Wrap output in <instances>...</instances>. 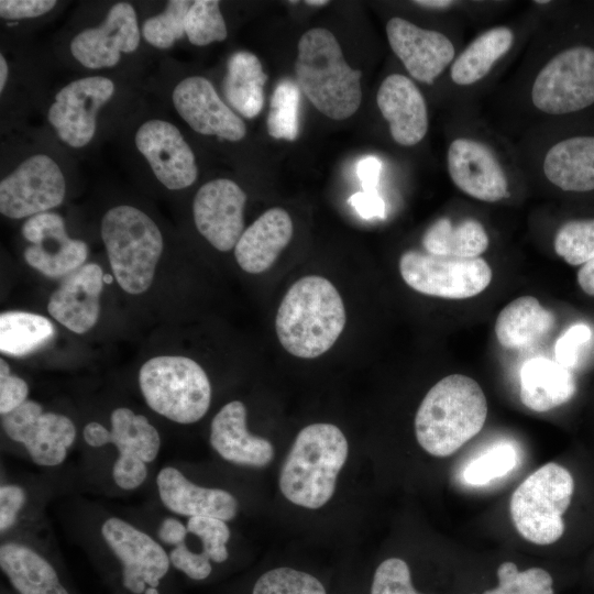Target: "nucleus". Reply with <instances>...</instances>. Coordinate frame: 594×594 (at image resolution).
Returning a JSON list of instances; mask_svg holds the SVG:
<instances>
[{
  "label": "nucleus",
  "mask_w": 594,
  "mask_h": 594,
  "mask_svg": "<svg viewBox=\"0 0 594 594\" xmlns=\"http://www.w3.org/2000/svg\"><path fill=\"white\" fill-rule=\"evenodd\" d=\"M74 535L110 594H180L166 549L136 519L80 506Z\"/></svg>",
  "instance_id": "1"
},
{
  "label": "nucleus",
  "mask_w": 594,
  "mask_h": 594,
  "mask_svg": "<svg viewBox=\"0 0 594 594\" xmlns=\"http://www.w3.org/2000/svg\"><path fill=\"white\" fill-rule=\"evenodd\" d=\"M346 321L343 300L327 278L301 277L284 296L275 319L283 348L294 356L315 359L326 353Z\"/></svg>",
  "instance_id": "2"
},
{
  "label": "nucleus",
  "mask_w": 594,
  "mask_h": 594,
  "mask_svg": "<svg viewBox=\"0 0 594 594\" xmlns=\"http://www.w3.org/2000/svg\"><path fill=\"white\" fill-rule=\"evenodd\" d=\"M487 417V400L473 378L451 374L435 384L420 403L415 433L429 454L446 458L476 436Z\"/></svg>",
  "instance_id": "3"
},
{
  "label": "nucleus",
  "mask_w": 594,
  "mask_h": 594,
  "mask_svg": "<svg viewBox=\"0 0 594 594\" xmlns=\"http://www.w3.org/2000/svg\"><path fill=\"white\" fill-rule=\"evenodd\" d=\"M349 452L345 436L332 424L302 428L279 473V488L290 503L317 509L332 497Z\"/></svg>",
  "instance_id": "4"
},
{
  "label": "nucleus",
  "mask_w": 594,
  "mask_h": 594,
  "mask_svg": "<svg viewBox=\"0 0 594 594\" xmlns=\"http://www.w3.org/2000/svg\"><path fill=\"white\" fill-rule=\"evenodd\" d=\"M295 63L296 84L326 117L344 120L353 116L362 100L360 70L345 62L331 31L315 28L299 38Z\"/></svg>",
  "instance_id": "5"
},
{
  "label": "nucleus",
  "mask_w": 594,
  "mask_h": 594,
  "mask_svg": "<svg viewBox=\"0 0 594 594\" xmlns=\"http://www.w3.org/2000/svg\"><path fill=\"white\" fill-rule=\"evenodd\" d=\"M81 439L91 450L113 448L107 477L119 493H132L143 487L162 450L157 428L145 415L124 406L110 413L109 426L96 420L87 422Z\"/></svg>",
  "instance_id": "6"
},
{
  "label": "nucleus",
  "mask_w": 594,
  "mask_h": 594,
  "mask_svg": "<svg viewBox=\"0 0 594 594\" xmlns=\"http://www.w3.org/2000/svg\"><path fill=\"white\" fill-rule=\"evenodd\" d=\"M100 231L120 287L131 295L146 292L164 248L156 223L142 210L121 205L105 213Z\"/></svg>",
  "instance_id": "7"
},
{
  "label": "nucleus",
  "mask_w": 594,
  "mask_h": 594,
  "mask_svg": "<svg viewBox=\"0 0 594 594\" xmlns=\"http://www.w3.org/2000/svg\"><path fill=\"white\" fill-rule=\"evenodd\" d=\"M138 383L148 408L172 422L195 424L210 407V381L193 359L179 355L152 358L141 366Z\"/></svg>",
  "instance_id": "8"
},
{
  "label": "nucleus",
  "mask_w": 594,
  "mask_h": 594,
  "mask_svg": "<svg viewBox=\"0 0 594 594\" xmlns=\"http://www.w3.org/2000/svg\"><path fill=\"white\" fill-rule=\"evenodd\" d=\"M574 492L572 474L550 462L531 473L515 490L509 513L522 538L535 544H551L564 534L563 515Z\"/></svg>",
  "instance_id": "9"
},
{
  "label": "nucleus",
  "mask_w": 594,
  "mask_h": 594,
  "mask_svg": "<svg viewBox=\"0 0 594 594\" xmlns=\"http://www.w3.org/2000/svg\"><path fill=\"white\" fill-rule=\"evenodd\" d=\"M21 534L2 538L0 569L13 594H80L47 538Z\"/></svg>",
  "instance_id": "10"
},
{
  "label": "nucleus",
  "mask_w": 594,
  "mask_h": 594,
  "mask_svg": "<svg viewBox=\"0 0 594 594\" xmlns=\"http://www.w3.org/2000/svg\"><path fill=\"white\" fill-rule=\"evenodd\" d=\"M1 428L10 442L22 448L23 457L43 469L62 466L78 438L77 427L68 416L45 410L34 399L1 416Z\"/></svg>",
  "instance_id": "11"
},
{
  "label": "nucleus",
  "mask_w": 594,
  "mask_h": 594,
  "mask_svg": "<svg viewBox=\"0 0 594 594\" xmlns=\"http://www.w3.org/2000/svg\"><path fill=\"white\" fill-rule=\"evenodd\" d=\"M404 282L418 293L448 299H464L482 293L492 280V270L482 257H453L409 250L399 258Z\"/></svg>",
  "instance_id": "12"
},
{
  "label": "nucleus",
  "mask_w": 594,
  "mask_h": 594,
  "mask_svg": "<svg viewBox=\"0 0 594 594\" xmlns=\"http://www.w3.org/2000/svg\"><path fill=\"white\" fill-rule=\"evenodd\" d=\"M534 106L548 114H566L594 103V50L566 48L538 73L531 87Z\"/></svg>",
  "instance_id": "13"
},
{
  "label": "nucleus",
  "mask_w": 594,
  "mask_h": 594,
  "mask_svg": "<svg viewBox=\"0 0 594 594\" xmlns=\"http://www.w3.org/2000/svg\"><path fill=\"white\" fill-rule=\"evenodd\" d=\"M65 193L57 163L45 154H35L0 182V212L11 219L30 218L59 206Z\"/></svg>",
  "instance_id": "14"
},
{
  "label": "nucleus",
  "mask_w": 594,
  "mask_h": 594,
  "mask_svg": "<svg viewBox=\"0 0 594 594\" xmlns=\"http://www.w3.org/2000/svg\"><path fill=\"white\" fill-rule=\"evenodd\" d=\"M114 92L107 77L91 76L63 87L50 107L47 119L59 139L72 147L87 145L95 135L97 113Z\"/></svg>",
  "instance_id": "15"
},
{
  "label": "nucleus",
  "mask_w": 594,
  "mask_h": 594,
  "mask_svg": "<svg viewBox=\"0 0 594 594\" xmlns=\"http://www.w3.org/2000/svg\"><path fill=\"white\" fill-rule=\"evenodd\" d=\"M21 233L30 243L23 252L24 260L46 277H66L81 267L88 256L87 244L68 237L58 213L47 211L30 217Z\"/></svg>",
  "instance_id": "16"
},
{
  "label": "nucleus",
  "mask_w": 594,
  "mask_h": 594,
  "mask_svg": "<svg viewBox=\"0 0 594 594\" xmlns=\"http://www.w3.org/2000/svg\"><path fill=\"white\" fill-rule=\"evenodd\" d=\"M154 491L161 508L184 518L212 517L231 521L239 513V501L231 492L200 485L173 463L157 470Z\"/></svg>",
  "instance_id": "17"
},
{
  "label": "nucleus",
  "mask_w": 594,
  "mask_h": 594,
  "mask_svg": "<svg viewBox=\"0 0 594 594\" xmlns=\"http://www.w3.org/2000/svg\"><path fill=\"white\" fill-rule=\"evenodd\" d=\"M245 201V193L231 179L204 184L193 202L197 230L217 250H232L243 233Z\"/></svg>",
  "instance_id": "18"
},
{
  "label": "nucleus",
  "mask_w": 594,
  "mask_h": 594,
  "mask_svg": "<svg viewBox=\"0 0 594 594\" xmlns=\"http://www.w3.org/2000/svg\"><path fill=\"white\" fill-rule=\"evenodd\" d=\"M134 140L166 188L178 190L195 183L198 168L194 152L174 124L161 119L148 120L139 128Z\"/></svg>",
  "instance_id": "19"
},
{
  "label": "nucleus",
  "mask_w": 594,
  "mask_h": 594,
  "mask_svg": "<svg viewBox=\"0 0 594 594\" xmlns=\"http://www.w3.org/2000/svg\"><path fill=\"white\" fill-rule=\"evenodd\" d=\"M140 44V30L134 8L128 2L113 4L103 22L78 33L70 52L82 66L91 69L112 67L122 53L134 52Z\"/></svg>",
  "instance_id": "20"
},
{
  "label": "nucleus",
  "mask_w": 594,
  "mask_h": 594,
  "mask_svg": "<svg viewBox=\"0 0 594 594\" xmlns=\"http://www.w3.org/2000/svg\"><path fill=\"white\" fill-rule=\"evenodd\" d=\"M172 100L178 114L196 132L238 142L246 134L243 120L218 96L205 77L190 76L174 88Z\"/></svg>",
  "instance_id": "21"
},
{
  "label": "nucleus",
  "mask_w": 594,
  "mask_h": 594,
  "mask_svg": "<svg viewBox=\"0 0 594 594\" xmlns=\"http://www.w3.org/2000/svg\"><path fill=\"white\" fill-rule=\"evenodd\" d=\"M386 34L393 52L418 81L432 84L454 59L452 42L438 31L395 16L387 22Z\"/></svg>",
  "instance_id": "22"
},
{
  "label": "nucleus",
  "mask_w": 594,
  "mask_h": 594,
  "mask_svg": "<svg viewBox=\"0 0 594 594\" xmlns=\"http://www.w3.org/2000/svg\"><path fill=\"white\" fill-rule=\"evenodd\" d=\"M447 167L453 184L464 194L486 202L508 195V182L494 153L483 143L465 138L452 141Z\"/></svg>",
  "instance_id": "23"
},
{
  "label": "nucleus",
  "mask_w": 594,
  "mask_h": 594,
  "mask_svg": "<svg viewBox=\"0 0 594 594\" xmlns=\"http://www.w3.org/2000/svg\"><path fill=\"white\" fill-rule=\"evenodd\" d=\"M185 521L198 546L184 540L166 550L170 564L178 575L189 582L208 581L215 573V565L224 564L230 558V527L228 521L212 517H189Z\"/></svg>",
  "instance_id": "24"
},
{
  "label": "nucleus",
  "mask_w": 594,
  "mask_h": 594,
  "mask_svg": "<svg viewBox=\"0 0 594 594\" xmlns=\"http://www.w3.org/2000/svg\"><path fill=\"white\" fill-rule=\"evenodd\" d=\"M103 272L96 263L84 264L67 275L51 295L47 311L68 330L82 334L98 321Z\"/></svg>",
  "instance_id": "25"
},
{
  "label": "nucleus",
  "mask_w": 594,
  "mask_h": 594,
  "mask_svg": "<svg viewBox=\"0 0 594 594\" xmlns=\"http://www.w3.org/2000/svg\"><path fill=\"white\" fill-rule=\"evenodd\" d=\"M246 408L240 400L223 405L210 425L209 442L224 461L240 466L263 468L274 459V447L265 438L251 433Z\"/></svg>",
  "instance_id": "26"
},
{
  "label": "nucleus",
  "mask_w": 594,
  "mask_h": 594,
  "mask_svg": "<svg viewBox=\"0 0 594 594\" xmlns=\"http://www.w3.org/2000/svg\"><path fill=\"white\" fill-rule=\"evenodd\" d=\"M376 102L396 143L413 146L425 138L428 131L427 105L410 78L400 74L387 76L378 88Z\"/></svg>",
  "instance_id": "27"
},
{
  "label": "nucleus",
  "mask_w": 594,
  "mask_h": 594,
  "mask_svg": "<svg viewBox=\"0 0 594 594\" xmlns=\"http://www.w3.org/2000/svg\"><path fill=\"white\" fill-rule=\"evenodd\" d=\"M293 221L286 210L271 208L246 228L234 248L239 266L246 273L268 270L293 237Z\"/></svg>",
  "instance_id": "28"
},
{
  "label": "nucleus",
  "mask_w": 594,
  "mask_h": 594,
  "mask_svg": "<svg viewBox=\"0 0 594 594\" xmlns=\"http://www.w3.org/2000/svg\"><path fill=\"white\" fill-rule=\"evenodd\" d=\"M519 380L521 403L537 413H544L565 404L576 391L571 370L544 356L525 361Z\"/></svg>",
  "instance_id": "29"
},
{
  "label": "nucleus",
  "mask_w": 594,
  "mask_h": 594,
  "mask_svg": "<svg viewBox=\"0 0 594 594\" xmlns=\"http://www.w3.org/2000/svg\"><path fill=\"white\" fill-rule=\"evenodd\" d=\"M548 180L565 191L594 189V136H574L549 148L543 160Z\"/></svg>",
  "instance_id": "30"
},
{
  "label": "nucleus",
  "mask_w": 594,
  "mask_h": 594,
  "mask_svg": "<svg viewBox=\"0 0 594 594\" xmlns=\"http://www.w3.org/2000/svg\"><path fill=\"white\" fill-rule=\"evenodd\" d=\"M554 326V316L532 296H521L506 305L495 322L501 345L521 349L535 343Z\"/></svg>",
  "instance_id": "31"
},
{
  "label": "nucleus",
  "mask_w": 594,
  "mask_h": 594,
  "mask_svg": "<svg viewBox=\"0 0 594 594\" xmlns=\"http://www.w3.org/2000/svg\"><path fill=\"white\" fill-rule=\"evenodd\" d=\"M268 76L256 55L239 51L228 61L223 92L230 106L244 118L256 117L264 105V85Z\"/></svg>",
  "instance_id": "32"
},
{
  "label": "nucleus",
  "mask_w": 594,
  "mask_h": 594,
  "mask_svg": "<svg viewBox=\"0 0 594 594\" xmlns=\"http://www.w3.org/2000/svg\"><path fill=\"white\" fill-rule=\"evenodd\" d=\"M488 244L483 224L475 219H464L453 224L449 218H440L422 238L427 253L463 258L479 257Z\"/></svg>",
  "instance_id": "33"
},
{
  "label": "nucleus",
  "mask_w": 594,
  "mask_h": 594,
  "mask_svg": "<svg viewBox=\"0 0 594 594\" xmlns=\"http://www.w3.org/2000/svg\"><path fill=\"white\" fill-rule=\"evenodd\" d=\"M513 43L514 33L506 26L482 33L454 59L450 70L453 82L460 86L477 82L510 50Z\"/></svg>",
  "instance_id": "34"
},
{
  "label": "nucleus",
  "mask_w": 594,
  "mask_h": 594,
  "mask_svg": "<svg viewBox=\"0 0 594 594\" xmlns=\"http://www.w3.org/2000/svg\"><path fill=\"white\" fill-rule=\"evenodd\" d=\"M42 508L31 485L10 480L4 474L0 484V536L7 538L41 531Z\"/></svg>",
  "instance_id": "35"
},
{
  "label": "nucleus",
  "mask_w": 594,
  "mask_h": 594,
  "mask_svg": "<svg viewBox=\"0 0 594 594\" xmlns=\"http://www.w3.org/2000/svg\"><path fill=\"white\" fill-rule=\"evenodd\" d=\"M54 333L53 323L44 316L16 310L0 315V351L4 354H31L46 345Z\"/></svg>",
  "instance_id": "36"
},
{
  "label": "nucleus",
  "mask_w": 594,
  "mask_h": 594,
  "mask_svg": "<svg viewBox=\"0 0 594 594\" xmlns=\"http://www.w3.org/2000/svg\"><path fill=\"white\" fill-rule=\"evenodd\" d=\"M300 90L290 79H282L275 87L266 120L268 134L278 140L295 141L298 138V110Z\"/></svg>",
  "instance_id": "37"
},
{
  "label": "nucleus",
  "mask_w": 594,
  "mask_h": 594,
  "mask_svg": "<svg viewBox=\"0 0 594 594\" xmlns=\"http://www.w3.org/2000/svg\"><path fill=\"white\" fill-rule=\"evenodd\" d=\"M496 575L497 584L483 594H554L553 578L542 568L519 570L516 563L505 561Z\"/></svg>",
  "instance_id": "38"
},
{
  "label": "nucleus",
  "mask_w": 594,
  "mask_h": 594,
  "mask_svg": "<svg viewBox=\"0 0 594 594\" xmlns=\"http://www.w3.org/2000/svg\"><path fill=\"white\" fill-rule=\"evenodd\" d=\"M250 594H327L322 582L312 574L288 566L262 573Z\"/></svg>",
  "instance_id": "39"
},
{
  "label": "nucleus",
  "mask_w": 594,
  "mask_h": 594,
  "mask_svg": "<svg viewBox=\"0 0 594 594\" xmlns=\"http://www.w3.org/2000/svg\"><path fill=\"white\" fill-rule=\"evenodd\" d=\"M517 462L516 449L510 443L498 442L472 459L464 468L462 476L470 485H485L512 472Z\"/></svg>",
  "instance_id": "40"
},
{
  "label": "nucleus",
  "mask_w": 594,
  "mask_h": 594,
  "mask_svg": "<svg viewBox=\"0 0 594 594\" xmlns=\"http://www.w3.org/2000/svg\"><path fill=\"white\" fill-rule=\"evenodd\" d=\"M185 33L189 42L197 46L226 40L228 32L219 1L193 2L185 20Z\"/></svg>",
  "instance_id": "41"
},
{
  "label": "nucleus",
  "mask_w": 594,
  "mask_h": 594,
  "mask_svg": "<svg viewBox=\"0 0 594 594\" xmlns=\"http://www.w3.org/2000/svg\"><path fill=\"white\" fill-rule=\"evenodd\" d=\"M193 2L172 0L165 10L143 22L142 35L147 43L157 48H169L185 33V20Z\"/></svg>",
  "instance_id": "42"
},
{
  "label": "nucleus",
  "mask_w": 594,
  "mask_h": 594,
  "mask_svg": "<svg viewBox=\"0 0 594 594\" xmlns=\"http://www.w3.org/2000/svg\"><path fill=\"white\" fill-rule=\"evenodd\" d=\"M554 251L570 265H583L594 257V219L571 220L554 237Z\"/></svg>",
  "instance_id": "43"
},
{
  "label": "nucleus",
  "mask_w": 594,
  "mask_h": 594,
  "mask_svg": "<svg viewBox=\"0 0 594 594\" xmlns=\"http://www.w3.org/2000/svg\"><path fill=\"white\" fill-rule=\"evenodd\" d=\"M370 594H425L419 592L411 578L407 562L399 558H388L376 568Z\"/></svg>",
  "instance_id": "44"
},
{
  "label": "nucleus",
  "mask_w": 594,
  "mask_h": 594,
  "mask_svg": "<svg viewBox=\"0 0 594 594\" xmlns=\"http://www.w3.org/2000/svg\"><path fill=\"white\" fill-rule=\"evenodd\" d=\"M592 330L585 323H576L568 328L554 345L556 362L571 370L580 358L581 350L591 340Z\"/></svg>",
  "instance_id": "45"
},
{
  "label": "nucleus",
  "mask_w": 594,
  "mask_h": 594,
  "mask_svg": "<svg viewBox=\"0 0 594 594\" xmlns=\"http://www.w3.org/2000/svg\"><path fill=\"white\" fill-rule=\"evenodd\" d=\"M29 384L12 374L8 362L0 359V415H7L29 399Z\"/></svg>",
  "instance_id": "46"
},
{
  "label": "nucleus",
  "mask_w": 594,
  "mask_h": 594,
  "mask_svg": "<svg viewBox=\"0 0 594 594\" xmlns=\"http://www.w3.org/2000/svg\"><path fill=\"white\" fill-rule=\"evenodd\" d=\"M55 6V0H1L0 16L7 20L36 18Z\"/></svg>",
  "instance_id": "47"
},
{
  "label": "nucleus",
  "mask_w": 594,
  "mask_h": 594,
  "mask_svg": "<svg viewBox=\"0 0 594 594\" xmlns=\"http://www.w3.org/2000/svg\"><path fill=\"white\" fill-rule=\"evenodd\" d=\"M349 201L363 218H383L385 215V205L376 191L356 193Z\"/></svg>",
  "instance_id": "48"
},
{
  "label": "nucleus",
  "mask_w": 594,
  "mask_h": 594,
  "mask_svg": "<svg viewBox=\"0 0 594 594\" xmlns=\"http://www.w3.org/2000/svg\"><path fill=\"white\" fill-rule=\"evenodd\" d=\"M381 169L382 163L375 156H365L359 161L356 174L364 191H376Z\"/></svg>",
  "instance_id": "49"
},
{
  "label": "nucleus",
  "mask_w": 594,
  "mask_h": 594,
  "mask_svg": "<svg viewBox=\"0 0 594 594\" xmlns=\"http://www.w3.org/2000/svg\"><path fill=\"white\" fill-rule=\"evenodd\" d=\"M578 283L585 294L594 296V257L579 270Z\"/></svg>",
  "instance_id": "50"
},
{
  "label": "nucleus",
  "mask_w": 594,
  "mask_h": 594,
  "mask_svg": "<svg viewBox=\"0 0 594 594\" xmlns=\"http://www.w3.org/2000/svg\"><path fill=\"white\" fill-rule=\"evenodd\" d=\"M414 3L426 7V8H433V9H443L450 7L453 1L449 0H420V1H414Z\"/></svg>",
  "instance_id": "51"
},
{
  "label": "nucleus",
  "mask_w": 594,
  "mask_h": 594,
  "mask_svg": "<svg viewBox=\"0 0 594 594\" xmlns=\"http://www.w3.org/2000/svg\"><path fill=\"white\" fill-rule=\"evenodd\" d=\"M9 68L4 56L0 55V91H3L8 79Z\"/></svg>",
  "instance_id": "52"
},
{
  "label": "nucleus",
  "mask_w": 594,
  "mask_h": 594,
  "mask_svg": "<svg viewBox=\"0 0 594 594\" xmlns=\"http://www.w3.org/2000/svg\"><path fill=\"white\" fill-rule=\"evenodd\" d=\"M328 3H329V1H327V0H307L306 1V4L315 6V7H322V6H326Z\"/></svg>",
  "instance_id": "53"
},
{
  "label": "nucleus",
  "mask_w": 594,
  "mask_h": 594,
  "mask_svg": "<svg viewBox=\"0 0 594 594\" xmlns=\"http://www.w3.org/2000/svg\"><path fill=\"white\" fill-rule=\"evenodd\" d=\"M1 594H13L8 586H1Z\"/></svg>",
  "instance_id": "54"
},
{
  "label": "nucleus",
  "mask_w": 594,
  "mask_h": 594,
  "mask_svg": "<svg viewBox=\"0 0 594 594\" xmlns=\"http://www.w3.org/2000/svg\"><path fill=\"white\" fill-rule=\"evenodd\" d=\"M548 1L547 0H542V1H536V3H547Z\"/></svg>",
  "instance_id": "55"
}]
</instances>
